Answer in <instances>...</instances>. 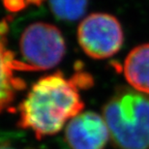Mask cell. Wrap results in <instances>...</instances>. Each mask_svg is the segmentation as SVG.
<instances>
[{
  "instance_id": "6da1fadb",
  "label": "cell",
  "mask_w": 149,
  "mask_h": 149,
  "mask_svg": "<svg viewBox=\"0 0 149 149\" xmlns=\"http://www.w3.org/2000/svg\"><path fill=\"white\" fill-rule=\"evenodd\" d=\"M82 79H66L60 73L40 79L19 105V125L38 139L58 133L84 107L79 92Z\"/></svg>"
},
{
  "instance_id": "7a4b0ae2",
  "label": "cell",
  "mask_w": 149,
  "mask_h": 149,
  "mask_svg": "<svg viewBox=\"0 0 149 149\" xmlns=\"http://www.w3.org/2000/svg\"><path fill=\"white\" fill-rule=\"evenodd\" d=\"M113 143L118 149H149V96L120 88L103 109Z\"/></svg>"
},
{
  "instance_id": "3957f363",
  "label": "cell",
  "mask_w": 149,
  "mask_h": 149,
  "mask_svg": "<svg viewBox=\"0 0 149 149\" xmlns=\"http://www.w3.org/2000/svg\"><path fill=\"white\" fill-rule=\"evenodd\" d=\"M65 54V42L57 27L38 22L27 25L19 39L14 55L15 71L49 70L56 66Z\"/></svg>"
},
{
  "instance_id": "277c9868",
  "label": "cell",
  "mask_w": 149,
  "mask_h": 149,
  "mask_svg": "<svg viewBox=\"0 0 149 149\" xmlns=\"http://www.w3.org/2000/svg\"><path fill=\"white\" fill-rule=\"evenodd\" d=\"M79 44L91 58L106 59L121 49L124 35L120 22L109 14L89 15L77 29Z\"/></svg>"
},
{
  "instance_id": "5b68a950",
  "label": "cell",
  "mask_w": 149,
  "mask_h": 149,
  "mask_svg": "<svg viewBox=\"0 0 149 149\" xmlns=\"http://www.w3.org/2000/svg\"><path fill=\"white\" fill-rule=\"evenodd\" d=\"M109 138L105 119L96 112L86 111L68 122L65 139L71 149H104Z\"/></svg>"
},
{
  "instance_id": "8992f818",
  "label": "cell",
  "mask_w": 149,
  "mask_h": 149,
  "mask_svg": "<svg viewBox=\"0 0 149 149\" xmlns=\"http://www.w3.org/2000/svg\"><path fill=\"white\" fill-rule=\"evenodd\" d=\"M125 79L135 90L149 94V44L136 47L123 65Z\"/></svg>"
},
{
  "instance_id": "52a82bcc",
  "label": "cell",
  "mask_w": 149,
  "mask_h": 149,
  "mask_svg": "<svg viewBox=\"0 0 149 149\" xmlns=\"http://www.w3.org/2000/svg\"><path fill=\"white\" fill-rule=\"evenodd\" d=\"M14 55L0 40V112L13 102L17 92L24 87L22 79L14 76Z\"/></svg>"
},
{
  "instance_id": "ba28073f",
  "label": "cell",
  "mask_w": 149,
  "mask_h": 149,
  "mask_svg": "<svg viewBox=\"0 0 149 149\" xmlns=\"http://www.w3.org/2000/svg\"><path fill=\"white\" fill-rule=\"evenodd\" d=\"M88 0H49L52 13L63 20H77L83 16Z\"/></svg>"
},
{
  "instance_id": "9c48e42d",
  "label": "cell",
  "mask_w": 149,
  "mask_h": 149,
  "mask_svg": "<svg viewBox=\"0 0 149 149\" xmlns=\"http://www.w3.org/2000/svg\"><path fill=\"white\" fill-rule=\"evenodd\" d=\"M6 7L13 10H19L24 6V0H4Z\"/></svg>"
},
{
  "instance_id": "30bf717a",
  "label": "cell",
  "mask_w": 149,
  "mask_h": 149,
  "mask_svg": "<svg viewBox=\"0 0 149 149\" xmlns=\"http://www.w3.org/2000/svg\"><path fill=\"white\" fill-rule=\"evenodd\" d=\"M0 149H29V148H22L17 147L13 142L9 141L8 139H0Z\"/></svg>"
}]
</instances>
